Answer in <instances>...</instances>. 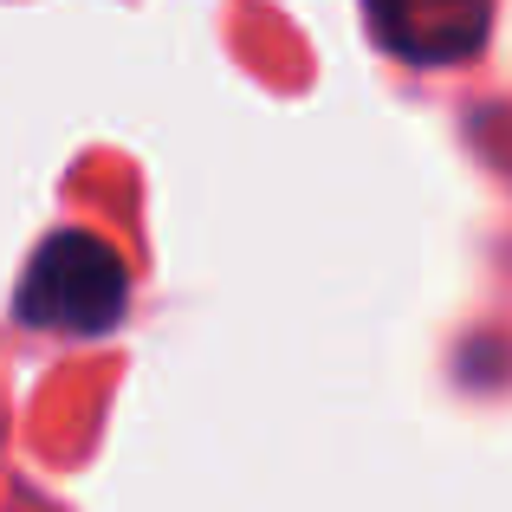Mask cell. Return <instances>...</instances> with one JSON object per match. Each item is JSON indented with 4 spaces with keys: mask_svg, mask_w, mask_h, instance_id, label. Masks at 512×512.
<instances>
[{
    "mask_svg": "<svg viewBox=\"0 0 512 512\" xmlns=\"http://www.w3.org/2000/svg\"><path fill=\"white\" fill-rule=\"evenodd\" d=\"M130 305V273L98 234L85 227H59L46 247L33 253L20 292H13V312L39 331H65V338H98L124 318Z\"/></svg>",
    "mask_w": 512,
    "mask_h": 512,
    "instance_id": "obj_1",
    "label": "cell"
},
{
    "mask_svg": "<svg viewBox=\"0 0 512 512\" xmlns=\"http://www.w3.org/2000/svg\"><path fill=\"white\" fill-rule=\"evenodd\" d=\"M370 39L402 65H467L487 46V0H363Z\"/></svg>",
    "mask_w": 512,
    "mask_h": 512,
    "instance_id": "obj_2",
    "label": "cell"
}]
</instances>
